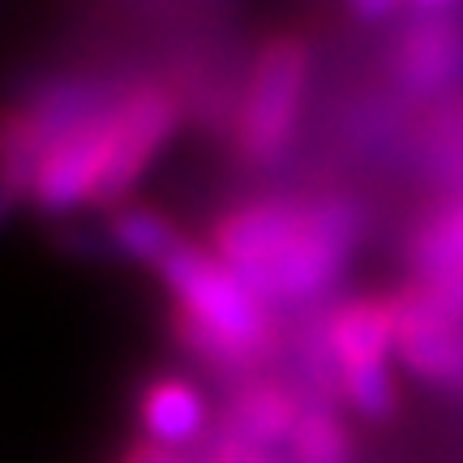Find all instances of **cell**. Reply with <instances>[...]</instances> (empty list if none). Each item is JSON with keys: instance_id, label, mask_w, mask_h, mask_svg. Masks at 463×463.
<instances>
[{"instance_id": "cell-1", "label": "cell", "mask_w": 463, "mask_h": 463, "mask_svg": "<svg viewBox=\"0 0 463 463\" xmlns=\"http://www.w3.org/2000/svg\"><path fill=\"white\" fill-rule=\"evenodd\" d=\"M361 202L335 189H262L228 202L206 245L275 309H326L364 241Z\"/></svg>"}, {"instance_id": "cell-2", "label": "cell", "mask_w": 463, "mask_h": 463, "mask_svg": "<svg viewBox=\"0 0 463 463\" xmlns=\"http://www.w3.org/2000/svg\"><path fill=\"white\" fill-rule=\"evenodd\" d=\"M184 116L189 103L181 86L164 78H129L90 125L65 137L39 164L26 202L43 215L125 206L150 167L164 159Z\"/></svg>"}, {"instance_id": "cell-3", "label": "cell", "mask_w": 463, "mask_h": 463, "mask_svg": "<svg viewBox=\"0 0 463 463\" xmlns=\"http://www.w3.org/2000/svg\"><path fill=\"white\" fill-rule=\"evenodd\" d=\"M146 275L164 288L172 335L194 361L228 382L266 373L279 344V314L206 241L181 232Z\"/></svg>"}, {"instance_id": "cell-4", "label": "cell", "mask_w": 463, "mask_h": 463, "mask_svg": "<svg viewBox=\"0 0 463 463\" xmlns=\"http://www.w3.org/2000/svg\"><path fill=\"white\" fill-rule=\"evenodd\" d=\"M309 391L339 403L361 420H391L399 412V352L395 297L352 292L317 309L305 339Z\"/></svg>"}, {"instance_id": "cell-5", "label": "cell", "mask_w": 463, "mask_h": 463, "mask_svg": "<svg viewBox=\"0 0 463 463\" xmlns=\"http://www.w3.org/2000/svg\"><path fill=\"white\" fill-rule=\"evenodd\" d=\"M317 52L309 34L275 31L249 52L232 86L228 142L232 159L249 172H275L292 155L314 95Z\"/></svg>"}, {"instance_id": "cell-6", "label": "cell", "mask_w": 463, "mask_h": 463, "mask_svg": "<svg viewBox=\"0 0 463 463\" xmlns=\"http://www.w3.org/2000/svg\"><path fill=\"white\" fill-rule=\"evenodd\" d=\"M125 82L129 78L103 69H61L9 99L0 108V181H9L22 198H31L39 164L65 137L90 125L120 95Z\"/></svg>"}, {"instance_id": "cell-7", "label": "cell", "mask_w": 463, "mask_h": 463, "mask_svg": "<svg viewBox=\"0 0 463 463\" xmlns=\"http://www.w3.org/2000/svg\"><path fill=\"white\" fill-rule=\"evenodd\" d=\"M382 73L403 99L425 108L463 99V14L403 17L391 34Z\"/></svg>"}, {"instance_id": "cell-8", "label": "cell", "mask_w": 463, "mask_h": 463, "mask_svg": "<svg viewBox=\"0 0 463 463\" xmlns=\"http://www.w3.org/2000/svg\"><path fill=\"white\" fill-rule=\"evenodd\" d=\"M391 297H395L399 369L433 395L463 399V314L438 305L416 283Z\"/></svg>"}, {"instance_id": "cell-9", "label": "cell", "mask_w": 463, "mask_h": 463, "mask_svg": "<svg viewBox=\"0 0 463 463\" xmlns=\"http://www.w3.org/2000/svg\"><path fill=\"white\" fill-rule=\"evenodd\" d=\"M309 399H314V391L305 382H288L275 373H253V378L232 382V391L219 403V430L211 447L283 455Z\"/></svg>"}, {"instance_id": "cell-10", "label": "cell", "mask_w": 463, "mask_h": 463, "mask_svg": "<svg viewBox=\"0 0 463 463\" xmlns=\"http://www.w3.org/2000/svg\"><path fill=\"white\" fill-rule=\"evenodd\" d=\"M133 425L142 442L167 450H211L219 430V403L198 378L181 369L150 373L133 395Z\"/></svg>"}, {"instance_id": "cell-11", "label": "cell", "mask_w": 463, "mask_h": 463, "mask_svg": "<svg viewBox=\"0 0 463 463\" xmlns=\"http://www.w3.org/2000/svg\"><path fill=\"white\" fill-rule=\"evenodd\" d=\"M408 270L412 283L463 279V194H447L438 211L416 223L408 241Z\"/></svg>"}, {"instance_id": "cell-12", "label": "cell", "mask_w": 463, "mask_h": 463, "mask_svg": "<svg viewBox=\"0 0 463 463\" xmlns=\"http://www.w3.org/2000/svg\"><path fill=\"white\" fill-rule=\"evenodd\" d=\"M181 232L184 228L176 219L167 215V211H159V206H150V202H125V206H116L112 215H108V241H112V249L125 262L142 266V270H150V266L159 262V253Z\"/></svg>"}, {"instance_id": "cell-13", "label": "cell", "mask_w": 463, "mask_h": 463, "mask_svg": "<svg viewBox=\"0 0 463 463\" xmlns=\"http://www.w3.org/2000/svg\"><path fill=\"white\" fill-rule=\"evenodd\" d=\"M283 459L288 463H352L356 459V442H352L344 408L322 395L309 399L297 433L283 447Z\"/></svg>"}, {"instance_id": "cell-14", "label": "cell", "mask_w": 463, "mask_h": 463, "mask_svg": "<svg viewBox=\"0 0 463 463\" xmlns=\"http://www.w3.org/2000/svg\"><path fill=\"white\" fill-rule=\"evenodd\" d=\"M116 463H215V459H211V450H167V447L133 438L129 447L116 455Z\"/></svg>"}, {"instance_id": "cell-15", "label": "cell", "mask_w": 463, "mask_h": 463, "mask_svg": "<svg viewBox=\"0 0 463 463\" xmlns=\"http://www.w3.org/2000/svg\"><path fill=\"white\" fill-rule=\"evenodd\" d=\"M352 22L361 26H386V22H403L408 14V0H344Z\"/></svg>"}, {"instance_id": "cell-16", "label": "cell", "mask_w": 463, "mask_h": 463, "mask_svg": "<svg viewBox=\"0 0 463 463\" xmlns=\"http://www.w3.org/2000/svg\"><path fill=\"white\" fill-rule=\"evenodd\" d=\"M215 463H288L283 455H258V450H236V447H211Z\"/></svg>"}, {"instance_id": "cell-17", "label": "cell", "mask_w": 463, "mask_h": 463, "mask_svg": "<svg viewBox=\"0 0 463 463\" xmlns=\"http://www.w3.org/2000/svg\"><path fill=\"white\" fill-rule=\"evenodd\" d=\"M22 202H26V198L17 194L14 184H9V181H0V228L9 223V215H14V211H17V206H22Z\"/></svg>"}]
</instances>
